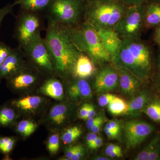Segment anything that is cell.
I'll list each match as a JSON object with an SVG mask.
<instances>
[{
	"instance_id": "obj_1",
	"label": "cell",
	"mask_w": 160,
	"mask_h": 160,
	"mask_svg": "<svg viewBox=\"0 0 160 160\" xmlns=\"http://www.w3.org/2000/svg\"><path fill=\"white\" fill-rule=\"evenodd\" d=\"M44 39L54 58L57 72L63 76L70 75L82 52L72 41L68 26L49 18Z\"/></svg>"
},
{
	"instance_id": "obj_2",
	"label": "cell",
	"mask_w": 160,
	"mask_h": 160,
	"mask_svg": "<svg viewBox=\"0 0 160 160\" xmlns=\"http://www.w3.org/2000/svg\"><path fill=\"white\" fill-rule=\"evenodd\" d=\"M112 62L127 69L142 82H146L153 69V51L149 44L140 38L123 39L119 52Z\"/></svg>"
},
{
	"instance_id": "obj_3",
	"label": "cell",
	"mask_w": 160,
	"mask_h": 160,
	"mask_svg": "<svg viewBox=\"0 0 160 160\" xmlns=\"http://www.w3.org/2000/svg\"><path fill=\"white\" fill-rule=\"evenodd\" d=\"M128 5L123 0H87L84 21L96 29L114 30Z\"/></svg>"
},
{
	"instance_id": "obj_4",
	"label": "cell",
	"mask_w": 160,
	"mask_h": 160,
	"mask_svg": "<svg viewBox=\"0 0 160 160\" xmlns=\"http://www.w3.org/2000/svg\"><path fill=\"white\" fill-rule=\"evenodd\" d=\"M68 27L75 44L95 64L112 62L111 56L106 51L98 32L93 26L84 21L77 26Z\"/></svg>"
},
{
	"instance_id": "obj_5",
	"label": "cell",
	"mask_w": 160,
	"mask_h": 160,
	"mask_svg": "<svg viewBox=\"0 0 160 160\" xmlns=\"http://www.w3.org/2000/svg\"><path fill=\"white\" fill-rule=\"evenodd\" d=\"M84 0H53L49 8V18L69 27L78 25L84 18Z\"/></svg>"
},
{
	"instance_id": "obj_6",
	"label": "cell",
	"mask_w": 160,
	"mask_h": 160,
	"mask_svg": "<svg viewBox=\"0 0 160 160\" xmlns=\"http://www.w3.org/2000/svg\"><path fill=\"white\" fill-rule=\"evenodd\" d=\"M22 49L26 57L38 69L49 73L57 72L54 58L45 39L41 37L40 32Z\"/></svg>"
},
{
	"instance_id": "obj_7",
	"label": "cell",
	"mask_w": 160,
	"mask_h": 160,
	"mask_svg": "<svg viewBox=\"0 0 160 160\" xmlns=\"http://www.w3.org/2000/svg\"><path fill=\"white\" fill-rule=\"evenodd\" d=\"M144 5L127 6L125 13L114 29L122 39L140 38L144 28Z\"/></svg>"
},
{
	"instance_id": "obj_8",
	"label": "cell",
	"mask_w": 160,
	"mask_h": 160,
	"mask_svg": "<svg viewBox=\"0 0 160 160\" xmlns=\"http://www.w3.org/2000/svg\"><path fill=\"white\" fill-rule=\"evenodd\" d=\"M41 22L37 12L22 11L17 19L14 37L22 48L40 32Z\"/></svg>"
},
{
	"instance_id": "obj_9",
	"label": "cell",
	"mask_w": 160,
	"mask_h": 160,
	"mask_svg": "<svg viewBox=\"0 0 160 160\" xmlns=\"http://www.w3.org/2000/svg\"><path fill=\"white\" fill-rule=\"evenodd\" d=\"M154 126L139 120H133L126 122L124 126V133L126 145L134 149L140 145L154 131Z\"/></svg>"
},
{
	"instance_id": "obj_10",
	"label": "cell",
	"mask_w": 160,
	"mask_h": 160,
	"mask_svg": "<svg viewBox=\"0 0 160 160\" xmlns=\"http://www.w3.org/2000/svg\"><path fill=\"white\" fill-rule=\"evenodd\" d=\"M119 75L115 66H107L100 69L95 77L94 87L98 93L114 90L119 85Z\"/></svg>"
},
{
	"instance_id": "obj_11",
	"label": "cell",
	"mask_w": 160,
	"mask_h": 160,
	"mask_svg": "<svg viewBox=\"0 0 160 160\" xmlns=\"http://www.w3.org/2000/svg\"><path fill=\"white\" fill-rule=\"evenodd\" d=\"M25 52L21 47L12 48L11 53L0 66V81L8 78L26 66Z\"/></svg>"
},
{
	"instance_id": "obj_12",
	"label": "cell",
	"mask_w": 160,
	"mask_h": 160,
	"mask_svg": "<svg viewBox=\"0 0 160 160\" xmlns=\"http://www.w3.org/2000/svg\"><path fill=\"white\" fill-rule=\"evenodd\" d=\"M115 67L119 75V85L121 92L128 97H133L138 93L142 82L125 68Z\"/></svg>"
},
{
	"instance_id": "obj_13",
	"label": "cell",
	"mask_w": 160,
	"mask_h": 160,
	"mask_svg": "<svg viewBox=\"0 0 160 160\" xmlns=\"http://www.w3.org/2000/svg\"><path fill=\"white\" fill-rule=\"evenodd\" d=\"M8 86L14 90L27 89L33 86L38 81V76L27 70L26 66L18 72L6 79Z\"/></svg>"
},
{
	"instance_id": "obj_14",
	"label": "cell",
	"mask_w": 160,
	"mask_h": 160,
	"mask_svg": "<svg viewBox=\"0 0 160 160\" xmlns=\"http://www.w3.org/2000/svg\"><path fill=\"white\" fill-rule=\"evenodd\" d=\"M95 64L91 59L83 52H81L72 70L71 74L75 78H88L95 72Z\"/></svg>"
},
{
	"instance_id": "obj_15",
	"label": "cell",
	"mask_w": 160,
	"mask_h": 160,
	"mask_svg": "<svg viewBox=\"0 0 160 160\" xmlns=\"http://www.w3.org/2000/svg\"><path fill=\"white\" fill-rule=\"evenodd\" d=\"M97 30L105 49L111 56L112 61L119 52L122 45V39L113 29H99Z\"/></svg>"
},
{
	"instance_id": "obj_16",
	"label": "cell",
	"mask_w": 160,
	"mask_h": 160,
	"mask_svg": "<svg viewBox=\"0 0 160 160\" xmlns=\"http://www.w3.org/2000/svg\"><path fill=\"white\" fill-rule=\"evenodd\" d=\"M143 23L146 29L160 25V3L156 0H149L144 4Z\"/></svg>"
},
{
	"instance_id": "obj_17",
	"label": "cell",
	"mask_w": 160,
	"mask_h": 160,
	"mask_svg": "<svg viewBox=\"0 0 160 160\" xmlns=\"http://www.w3.org/2000/svg\"><path fill=\"white\" fill-rule=\"evenodd\" d=\"M71 83L68 93L73 100L86 99L91 97V88L88 82L84 79L77 78Z\"/></svg>"
},
{
	"instance_id": "obj_18",
	"label": "cell",
	"mask_w": 160,
	"mask_h": 160,
	"mask_svg": "<svg viewBox=\"0 0 160 160\" xmlns=\"http://www.w3.org/2000/svg\"><path fill=\"white\" fill-rule=\"evenodd\" d=\"M43 94L58 100L62 99L64 89L61 81L56 78H49L44 82L40 89Z\"/></svg>"
},
{
	"instance_id": "obj_19",
	"label": "cell",
	"mask_w": 160,
	"mask_h": 160,
	"mask_svg": "<svg viewBox=\"0 0 160 160\" xmlns=\"http://www.w3.org/2000/svg\"><path fill=\"white\" fill-rule=\"evenodd\" d=\"M136 160H160V136H156L135 158Z\"/></svg>"
},
{
	"instance_id": "obj_20",
	"label": "cell",
	"mask_w": 160,
	"mask_h": 160,
	"mask_svg": "<svg viewBox=\"0 0 160 160\" xmlns=\"http://www.w3.org/2000/svg\"><path fill=\"white\" fill-rule=\"evenodd\" d=\"M53 0H15L14 6L19 5L22 11L37 12L49 9Z\"/></svg>"
},
{
	"instance_id": "obj_21",
	"label": "cell",
	"mask_w": 160,
	"mask_h": 160,
	"mask_svg": "<svg viewBox=\"0 0 160 160\" xmlns=\"http://www.w3.org/2000/svg\"><path fill=\"white\" fill-rule=\"evenodd\" d=\"M133 97L128 104V109L126 114H132L142 111L152 98L151 93L147 89L138 93Z\"/></svg>"
},
{
	"instance_id": "obj_22",
	"label": "cell",
	"mask_w": 160,
	"mask_h": 160,
	"mask_svg": "<svg viewBox=\"0 0 160 160\" xmlns=\"http://www.w3.org/2000/svg\"><path fill=\"white\" fill-rule=\"evenodd\" d=\"M42 102V98L38 96H28L13 100L11 104L16 109L25 111H33L36 110Z\"/></svg>"
},
{
	"instance_id": "obj_23",
	"label": "cell",
	"mask_w": 160,
	"mask_h": 160,
	"mask_svg": "<svg viewBox=\"0 0 160 160\" xmlns=\"http://www.w3.org/2000/svg\"><path fill=\"white\" fill-rule=\"evenodd\" d=\"M15 108L11 105L0 107V126L7 127L14 125L18 118Z\"/></svg>"
},
{
	"instance_id": "obj_24",
	"label": "cell",
	"mask_w": 160,
	"mask_h": 160,
	"mask_svg": "<svg viewBox=\"0 0 160 160\" xmlns=\"http://www.w3.org/2000/svg\"><path fill=\"white\" fill-rule=\"evenodd\" d=\"M68 111V107L65 104H57L49 111V120L55 125L61 126L67 119Z\"/></svg>"
},
{
	"instance_id": "obj_25",
	"label": "cell",
	"mask_w": 160,
	"mask_h": 160,
	"mask_svg": "<svg viewBox=\"0 0 160 160\" xmlns=\"http://www.w3.org/2000/svg\"><path fill=\"white\" fill-rule=\"evenodd\" d=\"M143 112L152 120L160 124V98H152Z\"/></svg>"
},
{
	"instance_id": "obj_26",
	"label": "cell",
	"mask_w": 160,
	"mask_h": 160,
	"mask_svg": "<svg viewBox=\"0 0 160 160\" xmlns=\"http://www.w3.org/2000/svg\"><path fill=\"white\" fill-rule=\"evenodd\" d=\"M108 106V110L113 115L126 114L128 111V104L122 98L116 97Z\"/></svg>"
},
{
	"instance_id": "obj_27",
	"label": "cell",
	"mask_w": 160,
	"mask_h": 160,
	"mask_svg": "<svg viewBox=\"0 0 160 160\" xmlns=\"http://www.w3.org/2000/svg\"><path fill=\"white\" fill-rule=\"evenodd\" d=\"M38 125L36 123L28 120H22L16 126V131L23 137H29L35 131Z\"/></svg>"
},
{
	"instance_id": "obj_28",
	"label": "cell",
	"mask_w": 160,
	"mask_h": 160,
	"mask_svg": "<svg viewBox=\"0 0 160 160\" xmlns=\"http://www.w3.org/2000/svg\"><path fill=\"white\" fill-rule=\"evenodd\" d=\"M82 134V130L78 126L70 127L63 132L62 141L65 145L71 144L77 139Z\"/></svg>"
},
{
	"instance_id": "obj_29",
	"label": "cell",
	"mask_w": 160,
	"mask_h": 160,
	"mask_svg": "<svg viewBox=\"0 0 160 160\" xmlns=\"http://www.w3.org/2000/svg\"><path fill=\"white\" fill-rule=\"evenodd\" d=\"M16 140L11 137H0V152L4 154H9L14 148Z\"/></svg>"
},
{
	"instance_id": "obj_30",
	"label": "cell",
	"mask_w": 160,
	"mask_h": 160,
	"mask_svg": "<svg viewBox=\"0 0 160 160\" xmlns=\"http://www.w3.org/2000/svg\"><path fill=\"white\" fill-rule=\"evenodd\" d=\"M60 148V138L56 133L50 136L47 143V148L51 154H54L58 151Z\"/></svg>"
},
{
	"instance_id": "obj_31",
	"label": "cell",
	"mask_w": 160,
	"mask_h": 160,
	"mask_svg": "<svg viewBox=\"0 0 160 160\" xmlns=\"http://www.w3.org/2000/svg\"><path fill=\"white\" fill-rule=\"evenodd\" d=\"M105 152L108 156L112 158H121L123 155L121 147L115 144H111L107 146Z\"/></svg>"
},
{
	"instance_id": "obj_32",
	"label": "cell",
	"mask_w": 160,
	"mask_h": 160,
	"mask_svg": "<svg viewBox=\"0 0 160 160\" xmlns=\"http://www.w3.org/2000/svg\"><path fill=\"white\" fill-rule=\"evenodd\" d=\"M12 48L3 42H0V66L11 53Z\"/></svg>"
},
{
	"instance_id": "obj_33",
	"label": "cell",
	"mask_w": 160,
	"mask_h": 160,
	"mask_svg": "<svg viewBox=\"0 0 160 160\" xmlns=\"http://www.w3.org/2000/svg\"><path fill=\"white\" fill-rule=\"evenodd\" d=\"M116 96L111 93H105L100 96L98 102L99 105L101 107H104L108 105L113 99L116 98Z\"/></svg>"
},
{
	"instance_id": "obj_34",
	"label": "cell",
	"mask_w": 160,
	"mask_h": 160,
	"mask_svg": "<svg viewBox=\"0 0 160 160\" xmlns=\"http://www.w3.org/2000/svg\"><path fill=\"white\" fill-rule=\"evenodd\" d=\"M14 5L12 4H8L4 6V7L0 8V26L4 20V18L8 14L12 12Z\"/></svg>"
},
{
	"instance_id": "obj_35",
	"label": "cell",
	"mask_w": 160,
	"mask_h": 160,
	"mask_svg": "<svg viewBox=\"0 0 160 160\" xmlns=\"http://www.w3.org/2000/svg\"><path fill=\"white\" fill-rule=\"evenodd\" d=\"M107 129H110L114 132L116 133L119 134L120 130V126L119 123L116 120H111L109 121L106 124V126Z\"/></svg>"
},
{
	"instance_id": "obj_36",
	"label": "cell",
	"mask_w": 160,
	"mask_h": 160,
	"mask_svg": "<svg viewBox=\"0 0 160 160\" xmlns=\"http://www.w3.org/2000/svg\"><path fill=\"white\" fill-rule=\"evenodd\" d=\"M85 154V149L82 145H79L78 148L74 155L72 157L70 160H79L82 158Z\"/></svg>"
},
{
	"instance_id": "obj_37",
	"label": "cell",
	"mask_w": 160,
	"mask_h": 160,
	"mask_svg": "<svg viewBox=\"0 0 160 160\" xmlns=\"http://www.w3.org/2000/svg\"><path fill=\"white\" fill-rule=\"evenodd\" d=\"M89 104L85 103L81 107L79 111L78 116L81 119L86 120L88 114Z\"/></svg>"
},
{
	"instance_id": "obj_38",
	"label": "cell",
	"mask_w": 160,
	"mask_h": 160,
	"mask_svg": "<svg viewBox=\"0 0 160 160\" xmlns=\"http://www.w3.org/2000/svg\"><path fill=\"white\" fill-rule=\"evenodd\" d=\"M98 137L97 135L96 134V133L92 132L87 134L86 138V143H87V146L89 148L91 147L92 144L94 143Z\"/></svg>"
},
{
	"instance_id": "obj_39",
	"label": "cell",
	"mask_w": 160,
	"mask_h": 160,
	"mask_svg": "<svg viewBox=\"0 0 160 160\" xmlns=\"http://www.w3.org/2000/svg\"><path fill=\"white\" fill-rule=\"evenodd\" d=\"M79 146V145H77V146H72L66 148V151H66L65 152V156H66V157L68 158L70 160L72 157L74 155L76 152Z\"/></svg>"
},
{
	"instance_id": "obj_40",
	"label": "cell",
	"mask_w": 160,
	"mask_h": 160,
	"mask_svg": "<svg viewBox=\"0 0 160 160\" xmlns=\"http://www.w3.org/2000/svg\"><path fill=\"white\" fill-rule=\"evenodd\" d=\"M104 118L102 117L100 120H99L98 122H97L95 124L92 126V127L91 129H90L91 131L92 132H94V133H98L99 132L100 130H101V128H102V126L104 122Z\"/></svg>"
},
{
	"instance_id": "obj_41",
	"label": "cell",
	"mask_w": 160,
	"mask_h": 160,
	"mask_svg": "<svg viewBox=\"0 0 160 160\" xmlns=\"http://www.w3.org/2000/svg\"><path fill=\"white\" fill-rule=\"evenodd\" d=\"M126 5H144L149 0H123Z\"/></svg>"
},
{
	"instance_id": "obj_42",
	"label": "cell",
	"mask_w": 160,
	"mask_h": 160,
	"mask_svg": "<svg viewBox=\"0 0 160 160\" xmlns=\"http://www.w3.org/2000/svg\"><path fill=\"white\" fill-rule=\"evenodd\" d=\"M102 117H103L102 116L94 117L87 120L86 126L87 129H91L92 126Z\"/></svg>"
},
{
	"instance_id": "obj_43",
	"label": "cell",
	"mask_w": 160,
	"mask_h": 160,
	"mask_svg": "<svg viewBox=\"0 0 160 160\" xmlns=\"http://www.w3.org/2000/svg\"><path fill=\"white\" fill-rule=\"evenodd\" d=\"M153 40L159 46H160V25L155 28Z\"/></svg>"
},
{
	"instance_id": "obj_44",
	"label": "cell",
	"mask_w": 160,
	"mask_h": 160,
	"mask_svg": "<svg viewBox=\"0 0 160 160\" xmlns=\"http://www.w3.org/2000/svg\"><path fill=\"white\" fill-rule=\"evenodd\" d=\"M96 111L94 106L93 105L89 104V108H88V114L86 119V120L95 117Z\"/></svg>"
},
{
	"instance_id": "obj_45",
	"label": "cell",
	"mask_w": 160,
	"mask_h": 160,
	"mask_svg": "<svg viewBox=\"0 0 160 160\" xmlns=\"http://www.w3.org/2000/svg\"><path fill=\"white\" fill-rule=\"evenodd\" d=\"M103 145V139L101 137L98 136L96 140L92 144V145L90 147V149H97L100 148Z\"/></svg>"
},
{
	"instance_id": "obj_46",
	"label": "cell",
	"mask_w": 160,
	"mask_h": 160,
	"mask_svg": "<svg viewBox=\"0 0 160 160\" xmlns=\"http://www.w3.org/2000/svg\"><path fill=\"white\" fill-rule=\"evenodd\" d=\"M104 131H105V133H106L108 138L110 139L116 138L118 135V134L116 133L112 130L107 129L106 127H105V129H104Z\"/></svg>"
},
{
	"instance_id": "obj_47",
	"label": "cell",
	"mask_w": 160,
	"mask_h": 160,
	"mask_svg": "<svg viewBox=\"0 0 160 160\" xmlns=\"http://www.w3.org/2000/svg\"><path fill=\"white\" fill-rule=\"evenodd\" d=\"M156 79L157 85L158 88L159 89L160 91V71H159L158 72Z\"/></svg>"
},
{
	"instance_id": "obj_48",
	"label": "cell",
	"mask_w": 160,
	"mask_h": 160,
	"mask_svg": "<svg viewBox=\"0 0 160 160\" xmlns=\"http://www.w3.org/2000/svg\"><path fill=\"white\" fill-rule=\"evenodd\" d=\"M93 159L96 160H110V159L107 157H105L97 156L93 158Z\"/></svg>"
},
{
	"instance_id": "obj_49",
	"label": "cell",
	"mask_w": 160,
	"mask_h": 160,
	"mask_svg": "<svg viewBox=\"0 0 160 160\" xmlns=\"http://www.w3.org/2000/svg\"><path fill=\"white\" fill-rule=\"evenodd\" d=\"M159 47V49L158 56V66L159 71H160V46Z\"/></svg>"
},
{
	"instance_id": "obj_50",
	"label": "cell",
	"mask_w": 160,
	"mask_h": 160,
	"mask_svg": "<svg viewBox=\"0 0 160 160\" xmlns=\"http://www.w3.org/2000/svg\"><path fill=\"white\" fill-rule=\"evenodd\" d=\"M157 1H158V2L160 3V0H156Z\"/></svg>"
},
{
	"instance_id": "obj_51",
	"label": "cell",
	"mask_w": 160,
	"mask_h": 160,
	"mask_svg": "<svg viewBox=\"0 0 160 160\" xmlns=\"http://www.w3.org/2000/svg\"><path fill=\"white\" fill-rule=\"evenodd\" d=\"M84 1H85V2H86V1H87V0H84Z\"/></svg>"
}]
</instances>
